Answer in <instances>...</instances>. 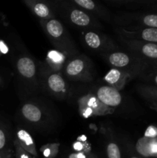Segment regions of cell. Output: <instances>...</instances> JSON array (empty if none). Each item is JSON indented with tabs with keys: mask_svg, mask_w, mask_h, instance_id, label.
Returning a JSON list of instances; mask_svg holds the SVG:
<instances>
[{
	"mask_svg": "<svg viewBox=\"0 0 157 158\" xmlns=\"http://www.w3.org/2000/svg\"><path fill=\"white\" fill-rule=\"evenodd\" d=\"M99 100L109 106H117L122 102V97L115 88L111 86H102L97 91Z\"/></svg>",
	"mask_w": 157,
	"mask_h": 158,
	"instance_id": "6da1fadb",
	"label": "cell"
},
{
	"mask_svg": "<svg viewBox=\"0 0 157 158\" xmlns=\"http://www.w3.org/2000/svg\"><path fill=\"white\" fill-rule=\"evenodd\" d=\"M136 150L140 154L145 157H152L157 154V138L140 139L136 144Z\"/></svg>",
	"mask_w": 157,
	"mask_h": 158,
	"instance_id": "7a4b0ae2",
	"label": "cell"
},
{
	"mask_svg": "<svg viewBox=\"0 0 157 158\" xmlns=\"http://www.w3.org/2000/svg\"><path fill=\"white\" fill-rule=\"evenodd\" d=\"M17 69L22 76L26 78H31L35 73V66L34 62L28 57H23L18 60Z\"/></svg>",
	"mask_w": 157,
	"mask_h": 158,
	"instance_id": "3957f363",
	"label": "cell"
},
{
	"mask_svg": "<svg viewBox=\"0 0 157 158\" xmlns=\"http://www.w3.org/2000/svg\"><path fill=\"white\" fill-rule=\"evenodd\" d=\"M18 140L21 146L26 150L27 152L30 153L32 155H36L37 153L35 151V146L34 144L33 140L29 133L24 130H20L17 134Z\"/></svg>",
	"mask_w": 157,
	"mask_h": 158,
	"instance_id": "277c9868",
	"label": "cell"
},
{
	"mask_svg": "<svg viewBox=\"0 0 157 158\" xmlns=\"http://www.w3.org/2000/svg\"><path fill=\"white\" fill-rule=\"evenodd\" d=\"M23 116L32 122H38L41 119L42 113L36 106L32 104H26L22 109Z\"/></svg>",
	"mask_w": 157,
	"mask_h": 158,
	"instance_id": "5b68a950",
	"label": "cell"
},
{
	"mask_svg": "<svg viewBox=\"0 0 157 158\" xmlns=\"http://www.w3.org/2000/svg\"><path fill=\"white\" fill-rule=\"evenodd\" d=\"M48 84L49 88L52 91L56 93H60L64 91L66 87V83L61 76L58 74H52L48 79Z\"/></svg>",
	"mask_w": 157,
	"mask_h": 158,
	"instance_id": "8992f818",
	"label": "cell"
},
{
	"mask_svg": "<svg viewBox=\"0 0 157 158\" xmlns=\"http://www.w3.org/2000/svg\"><path fill=\"white\" fill-rule=\"evenodd\" d=\"M70 19L72 23L80 26H88L90 23V18L87 14L76 9L71 12Z\"/></svg>",
	"mask_w": 157,
	"mask_h": 158,
	"instance_id": "52a82bcc",
	"label": "cell"
},
{
	"mask_svg": "<svg viewBox=\"0 0 157 158\" xmlns=\"http://www.w3.org/2000/svg\"><path fill=\"white\" fill-rule=\"evenodd\" d=\"M109 61L115 67H123L129 63V58L126 54L123 52H115L109 56Z\"/></svg>",
	"mask_w": 157,
	"mask_h": 158,
	"instance_id": "ba28073f",
	"label": "cell"
},
{
	"mask_svg": "<svg viewBox=\"0 0 157 158\" xmlns=\"http://www.w3.org/2000/svg\"><path fill=\"white\" fill-rule=\"evenodd\" d=\"M46 29L50 35L55 38H58L62 35L63 32V27L61 23L55 19L49 21L46 24Z\"/></svg>",
	"mask_w": 157,
	"mask_h": 158,
	"instance_id": "9c48e42d",
	"label": "cell"
},
{
	"mask_svg": "<svg viewBox=\"0 0 157 158\" xmlns=\"http://www.w3.org/2000/svg\"><path fill=\"white\" fill-rule=\"evenodd\" d=\"M48 61L53 69H58L64 62V56L55 50L50 51L47 55Z\"/></svg>",
	"mask_w": 157,
	"mask_h": 158,
	"instance_id": "30bf717a",
	"label": "cell"
},
{
	"mask_svg": "<svg viewBox=\"0 0 157 158\" xmlns=\"http://www.w3.org/2000/svg\"><path fill=\"white\" fill-rule=\"evenodd\" d=\"M84 62L81 60H74L68 64L66 67V72L69 76H77L81 73L84 69Z\"/></svg>",
	"mask_w": 157,
	"mask_h": 158,
	"instance_id": "8fae6325",
	"label": "cell"
},
{
	"mask_svg": "<svg viewBox=\"0 0 157 158\" xmlns=\"http://www.w3.org/2000/svg\"><path fill=\"white\" fill-rule=\"evenodd\" d=\"M99 101L95 97H90L86 101V107L84 109V115L86 117L92 114H96L99 111Z\"/></svg>",
	"mask_w": 157,
	"mask_h": 158,
	"instance_id": "7c38bea8",
	"label": "cell"
},
{
	"mask_svg": "<svg viewBox=\"0 0 157 158\" xmlns=\"http://www.w3.org/2000/svg\"><path fill=\"white\" fill-rule=\"evenodd\" d=\"M85 40L89 47L92 49H97L101 45V40L99 36L95 32H89L85 35Z\"/></svg>",
	"mask_w": 157,
	"mask_h": 158,
	"instance_id": "4fadbf2b",
	"label": "cell"
},
{
	"mask_svg": "<svg viewBox=\"0 0 157 158\" xmlns=\"http://www.w3.org/2000/svg\"><path fill=\"white\" fill-rule=\"evenodd\" d=\"M122 77H123V73L119 70L112 69L106 74L105 77V80L110 85H115L119 82L121 81Z\"/></svg>",
	"mask_w": 157,
	"mask_h": 158,
	"instance_id": "5bb4252c",
	"label": "cell"
},
{
	"mask_svg": "<svg viewBox=\"0 0 157 158\" xmlns=\"http://www.w3.org/2000/svg\"><path fill=\"white\" fill-rule=\"evenodd\" d=\"M34 12L38 16L41 18H46L49 15V9L48 6L43 3H37L34 6Z\"/></svg>",
	"mask_w": 157,
	"mask_h": 158,
	"instance_id": "9a60e30c",
	"label": "cell"
},
{
	"mask_svg": "<svg viewBox=\"0 0 157 158\" xmlns=\"http://www.w3.org/2000/svg\"><path fill=\"white\" fill-rule=\"evenodd\" d=\"M143 23L149 28L157 29V14H149L143 18Z\"/></svg>",
	"mask_w": 157,
	"mask_h": 158,
	"instance_id": "2e32d148",
	"label": "cell"
},
{
	"mask_svg": "<svg viewBox=\"0 0 157 158\" xmlns=\"http://www.w3.org/2000/svg\"><path fill=\"white\" fill-rule=\"evenodd\" d=\"M108 158H121L119 147L115 143H111L107 147Z\"/></svg>",
	"mask_w": 157,
	"mask_h": 158,
	"instance_id": "e0dca14e",
	"label": "cell"
},
{
	"mask_svg": "<svg viewBox=\"0 0 157 158\" xmlns=\"http://www.w3.org/2000/svg\"><path fill=\"white\" fill-rule=\"evenodd\" d=\"M75 2L78 6L86 9H93L95 8V3L92 0H75Z\"/></svg>",
	"mask_w": 157,
	"mask_h": 158,
	"instance_id": "ac0fdd59",
	"label": "cell"
},
{
	"mask_svg": "<svg viewBox=\"0 0 157 158\" xmlns=\"http://www.w3.org/2000/svg\"><path fill=\"white\" fill-rule=\"evenodd\" d=\"M157 137V128L155 127L150 126L147 128L145 133V137L147 138H156Z\"/></svg>",
	"mask_w": 157,
	"mask_h": 158,
	"instance_id": "d6986e66",
	"label": "cell"
},
{
	"mask_svg": "<svg viewBox=\"0 0 157 158\" xmlns=\"http://www.w3.org/2000/svg\"><path fill=\"white\" fill-rule=\"evenodd\" d=\"M146 94L149 96V98L154 99L155 101H157V87L147 88L146 89Z\"/></svg>",
	"mask_w": 157,
	"mask_h": 158,
	"instance_id": "ffe728a7",
	"label": "cell"
},
{
	"mask_svg": "<svg viewBox=\"0 0 157 158\" xmlns=\"http://www.w3.org/2000/svg\"><path fill=\"white\" fill-rule=\"evenodd\" d=\"M6 144V137L2 130H0V150L2 149Z\"/></svg>",
	"mask_w": 157,
	"mask_h": 158,
	"instance_id": "44dd1931",
	"label": "cell"
},
{
	"mask_svg": "<svg viewBox=\"0 0 157 158\" xmlns=\"http://www.w3.org/2000/svg\"><path fill=\"white\" fill-rule=\"evenodd\" d=\"M69 158H86L83 154H72L69 155Z\"/></svg>",
	"mask_w": 157,
	"mask_h": 158,
	"instance_id": "7402d4cb",
	"label": "cell"
},
{
	"mask_svg": "<svg viewBox=\"0 0 157 158\" xmlns=\"http://www.w3.org/2000/svg\"><path fill=\"white\" fill-rule=\"evenodd\" d=\"M74 149L78 151H81V150H83V145L81 144L80 142H77V143H75V144H74Z\"/></svg>",
	"mask_w": 157,
	"mask_h": 158,
	"instance_id": "603a6c76",
	"label": "cell"
},
{
	"mask_svg": "<svg viewBox=\"0 0 157 158\" xmlns=\"http://www.w3.org/2000/svg\"><path fill=\"white\" fill-rule=\"evenodd\" d=\"M0 49H1L2 52H4V53L7 52V51H8V48L6 47V46H5L2 43H0Z\"/></svg>",
	"mask_w": 157,
	"mask_h": 158,
	"instance_id": "cb8c5ba5",
	"label": "cell"
},
{
	"mask_svg": "<svg viewBox=\"0 0 157 158\" xmlns=\"http://www.w3.org/2000/svg\"><path fill=\"white\" fill-rule=\"evenodd\" d=\"M44 154L46 157H49V155H50V151L49 149H46V151H44Z\"/></svg>",
	"mask_w": 157,
	"mask_h": 158,
	"instance_id": "d4e9b609",
	"label": "cell"
},
{
	"mask_svg": "<svg viewBox=\"0 0 157 158\" xmlns=\"http://www.w3.org/2000/svg\"><path fill=\"white\" fill-rule=\"evenodd\" d=\"M153 81H154V83H155V85H156V86H157V73L155 74V76H154V77H153Z\"/></svg>",
	"mask_w": 157,
	"mask_h": 158,
	"instance_id": "484cf974",
	"label": "cell"
},
{
	"mask_svg": "<svg viewBox=\"0 0 157 158\" xmlns=\"http://www.w3.org/2000/svg\"><path fill=\"white\" fill-rule=\"evenodd\" d=\"M131 158H138V157H131Z\"/></svg>",
	"mask_w": 157,
	"mask_h": 158,
	"instance_id": "4316f807",
	"label": "cell"
},
{
	"mask_svg": "<svg viewBox=\"0 0 157 158\" xmlns=\"http://www.w3.org/2000/svg\"><path fill=\"white\" fill-rule=\"evenodd\" d=\"M156 110H157V106H156Z\"/></svg>",
	"mask_w": 157,
	"mask_h": 158,
	"instance_id": "83f0119b",
	"label": "cell"
}]
</instances>
